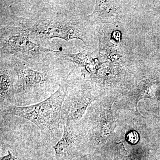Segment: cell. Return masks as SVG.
<instances>
[{"label": "cell", "instance_id": "3", "mask_svg": "<svg viewBox=\"0 0 160 160\" xmlns=\"http://www.w3.org/2000/svg\"><path fill=\"white\" fill-rule=\"evenodd\" d=\"M66 78L58 89L46 99L28 106L12 105L1 110V116L14 115L30 121L51 138L59 134L61 111L67 94Z\"/></svg>", "mask_w": 160, "mask_h": 160}, {"label": "cell", "instance_id": "1", "mask_svg": "<svg viewBox=\"0 0 160 160\" xmlns=\"http://www.w3.org/2000/svg\"><path fill=\"white\" fill-rule=\"evenodd\" d=\"M73 2L2 1L1 29L25 35L43 46L56 38L77 39L86 45L87 31Z\"/></svg>", "mask_w": 160, "mask_h": 160}, {"label": "cell", "instance_id": "5", "mask_svg": "<svg viewBox=\"0 0 160 160\" xmlns=\"http://www.w3.org/2000/svg\"><path fill=\"white\" fill-rule=\"evenodd\" d=\"M68 90L63 102L61 111V124L74 126L82 117L87 106L93 98L89 92L78 90L72 83L67 80Z\"/></svg>", "mask_w": 160, "mask_h": 160}, {"label": "cell", "instance_id": "4", "mask_svg": "<svg viewBox=\"0 0 160 160\" xmlns=\"http://www.w3.org/2000/svg\"><path fill=\"white\" fill-rule=\"evenodd\" d=\"M1 55L13 56L26 63L32 61L46 67L51 62L60 60L59 50L46 48L35 42L25 35L1 29Z\"/></svg>", "mask_w": 160, "mask_h": 160}, {"label": "cell", "instance_id": "8", "mask_svg": "<svg viewBox=\"0 0 160 160\" xmlns=\"http://www.w3.org/2000/svg\"><path fill=\"white\" fill-rule=\"evenodd\" d=\"M127 139L129 142L135 144L138 142L139 135L136 131H132L129 132L127 136Z\"/></svg>", "mask_w": 160, "mask_h": 160}, {"label": "cell", "instance_id": "2", "mask_svg": "<svg viewBox=\"0 0 160 160\" xmlns=\"http://www.w3.org/2000/svg\"><path fill=\"white\" fill-rule=\"evenodd\" d=\"M12 61L17 74L15 106H28L46 99L58 90L68 76L62 75L61 70L52 65L39 71L14 56Z\"/></svg>", "mask_w": 160, "mask_h": 160}, {"label": "cell", "instance_id": "7", "mask_svg": "<svg viewBox=\"0 0 160 160\" xmlns=\"http://www.w3.org/2000/svg\"><path fill=\"white\" fill-rule=\"evenodd\" d=\"M62 136L59 141L52 146L57 160H63L70 155L72 149L76 141L74 126L64 125Z\"/></svg>", "mask_w": 160, "mask_h": 160}, {"label": "cell", "instance_id": "6", "mask_svg": "<svg viewBox=\"0 0 160 160\" xmlns=\"http://www.w3.org/2000/svg\"><path fill=\"white\" fill-rule=\"evenodd\" d=\"M17 74L12 65V60L9 63L4 62L1 59L0 71V103L1 110L10 106L15 105V85Z\"/></svg>", "mask_w": 160, "mask_h": 160}, {"label": "cell", "instance_id": "9", "mask_svg": "<svg viewBox=\"0 0 160 160\" xmlns=\"http://www.w3.org/2000/svg\"><path fill=\"white\" fill-rule=\"evenodd\" d=\"M14 158L12 156V154L10 151L8 152V153L6 155L1 157L0 160H14Z\"/></svg>", "mask_w": 160, "mask_h": 160}]
</instances>
